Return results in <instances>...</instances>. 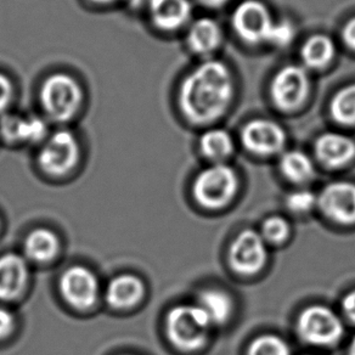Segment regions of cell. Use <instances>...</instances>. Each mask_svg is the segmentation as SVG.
Listing matches in <instances>:
<instances>
[{
  "label": "cell",
  "mask_w": 355,
  "mask_h": 355,
  "mask_svg": "<svg viewBox=\"0 0 355 355\" xmlns=\"http://www.w3.org/2000/svg\"><path fill=\"white\" fill-rule=\"evenodd\" d=\"M236 84L232 69L220 60H203L185 74L178 90L184 119L198 125L223 119L232 107Z\"/></svg>",
  "instance_id": "cell-1"
},
{
  "label": "cell",
  "mask_w": 355,
  "mask_h": 355,
  "mask_svg": "<svg viewBox=\"0 0 355 355\" xmlns=\"http://www.w3.org/2000/svg\"><path fill=\"white\" fill-rule=\"evenodd\" d=\"M38 99L43 117L49 123L64 125L82 112L85 92L82 83L72 74L55 72L40 84Z\"/></svg>",
  "instance_id": "cell-2"
},
{
  "label": "cell",
  "mask_w": 355,
  "mask_h": 355,
  "mask_svg": "<svg viewBox=\"0 0 355 355\" xmlns=\"http://www.w3.org/2000/svg\"><path fill=\"white\" fill-rule=\"evenodd\" d=\"M240 180L234 168L214 163L198 174L193 185V198L208 209L225 207L235 198Z\"/></svg>",
  "instance_id": "cell-3"
},
{
  "label": "cell",
  "mask_w": 355,
  "mask_h": 355,
  "mask_svg": "<svg viewBox=\"0 0 355 355\" xmlns=\"http://www.w3.org/2000/svg\"><path fill=\"white\" fill-rule=\"evenodd\" d=\"M212 324L200 306H178L168 313L166 331L173 345L183 350H196L206 345Z\"/></svg>",
  "instance_id": "cell-4"
},
{
  "label": "cell",
  "mask_w": 355,
  "mask_h": 355,
  "mask_svg": "<svg viewBox=\"0 0 355 355\" xmlns=\"http://www.w3.org/2000/svg\"><path fill=\"white\" fill-rule=\"evenodd\" d=\"M311 92L309 71L302 64L282 66L272 76L269 85L272 103L282 112H293L301 109L309 99Z\"/></svg>",
  "instance_id": "cell-5"
},
{
  "label": "cell",
  "mask_w": 355,
  "mask_h": 355,
  "mask_svg": "<svg viewBox=\"0 0 355 355\" xmlns=\"http://www.w3.org/2000/svg\"><path fill=\"white\" fill-rule=\"evenodd\" d=\"M297 332L308 345L331 347L343 337L345 326L340 316L329 306H311L298 316Z\"/></svg>",
  "instance_id": "cell-6"
},
{
  "label": "cell",
  "mask_w": 355,
  "mask_h": 355,
  "mask_svg": "<svg viewBox=\"0 0 355 355\" xmlns=\"http://www.w3.org/2000/svg\"><path fill=\"white\" fill-rule=\"evenodd\" d=\"M80 156V146L77 137L69 129L61 127L50 132L42 144L38 162L49 174L62 175L73 169Z\"/></svg>",
  "instance_id": "cell-7"
},
{
  "label": "cell",
  "mask_w": 355,
  "mask_h": 355,
  "mask_svg": "<svg viewBox=\"0 0 355 355\" xmlns=\"http://www.w3.org/2000/svg\"><path fill=\"white\" fill-rule=\"evenodd\" d=\"M272 24V12L261 0H243L232 11V30L247 44H266Z\"/></svg>",
  "instance_id": "cell-8"
},
{
  "label": "cell",
  "mask_w": 355,
  "mask_h": 355,
  "mask_svg": "<svg viewBox=\"0 0 355 355\" xmlns=\"http://www.w3.org/2000/svg\"><path fill=\"white\" fill-rule=\"evenodd\" d=\"M242 145L258 156H274L284 153L287 134L282 124L274 119H254L241 130Z\"/></svg>",
  "instance_id": "cell-9"
},
{
  "label": "cell",
  "mask_w": 355,
  "mask_h": 355,
  "mask_svg": "<svg viewBox=\"0 0 355 355\" xmlns=\"http://www.w3.org/2000/svg\"><path fill=\"white\" fill-rule=\"evenodd\" d=\"M229 261L235 272L251 277L261 272L268 261V246L261 232L243 230L232 241Z\"/></svg>",
  "instance_id": "cell-10"
},
{
  "label": "cell",
  "mask_w": 355,
  "mask_h": 355,
  "mask_svg": "<svg viewBox=\"0 0 355 355\" xmlns=\"http://www.w3.org/2000/svg\"><path fill=\"white\" fill-rule=\"evenodd\" d=\"M49 122L43 116L8 112L0 117V138L10 144H43L49 137Z\"/></svg>",
  "instance_id": "cell-11"
},
{
  "label": "cell",
  "mask_w": 355,
  "mask_h": 355,
  "mask_svg": "<svg viewBox=\"0 0 355 355\" xmlns=\"http://www.w3.org/2000/svg\"><path fill=\"white\" fill-rule=\"evenodd\" d=\"M318 206L326 218L343 225L355 223V184L334 182L322 189Z\"/></svg>",
  "instance_id": "cell-12"
},
{
  "label": "cell",
  "mask_w": 355,
  "mask_h": 355,
  "mask_svg": "<svg viewBox=\"0 0 355 355\" xmlns=\"http://www.w3.org/2000/svg\"><path fill=\"white\" fill-rule=\"evenodd\" d=\"M60 290L69 304L85 309L96 302L99 284L94 274L87 268L71 266L60 280Z\"/></svg>",
  "instance_id": "cell-13"
},
{
  "label": "cell",
  "mask_w": 355,
  "mask_h": 355,
  "mask_svg": "<svg viewBox=\"0 0 355 355\" xmlns=\"http://www.w3.org/2000/svg\"><path fill=\"white\" fill-rule=\"evenodd\" d=\"M146 11L155 28L173 33L191 24L193 4L190 0H151Z\"/></svg>",
  "instance_id": "cell-14"
},
{
  "label": "cell",
  "mask_w": 355,
  "mask_h": 355,
  "mask_svg": "<svg viewBox=\"0 0 355 355\" xmlns=\"http://www.w3.org/2000/svg\"><path fill=\"white\" fill-rule=\"evenodd\" d=\"M314 153L325 167H345L355 158V140L340 132H326L316 139Z\"/></svg>",
  "instance_id": "cell-15"
},
{
  "label": "cell",
  "mask_w": 355,
  "mask_h": 355,
  "mask_svg": "<svg viewBox=\"0 0 355 355\" xmlns=\"http://www.w3.org/2000/svg\"><path fill=\"white\" fill-rule=\"evenodd\" d=\"M223 40L222 27L211 17H200L191 21L185 37L189 50L205 60L209 59V56L222 46Z\"/></svg>",
  "instance_id": "cell-16"
},
{
  "label": "cell",
  "mask_w": 355,
  "mask_h": 355,
  "mask_svg": "<svg viewBox=\"0 0 355 355\" xmlns=\"http://www.w3.org/2000/svg\"><path fill=\"white\" fill-rule=\"evenodd\" d=\"M28 268L22 257L9 253L0 257V300L10 301L25 290Z\"/></svg>",
  "instance_id": "cell-17"
},
{
  "label": "cell",
  "mask_w": 355,
  "mask_h": 355,
  "mask_svg": "<svg viewBox=\"0 0 355 355\" xmlns=\"http://www.w3.org/2000/svg\"><path fill=\"white\" fill-rule=\"evenodd\" d=\"M336 54L335 40L330 35L315 33L308 37L302 44L301 64L308 71L324 69L335 60Z\"/></svg>",
  "instance_id": "cell-18"
},
{
  "label": "cell",
  "mask_w": 355,
  "mask_h": 355,
  "mask_svg": "<svg viewBox=\"0 0 355 355\" xmlns=\"http://www.w3.org/2000/svg\"><path fill=\"white\" fill-rule=\"evenodd\" d=\"M144 285L134 275H121L114 277L106 287V301L114 308H130L141 301Z\"/></svg>",
  "instance_id": "cell-19"
},
{
  "label": "cell",
  "mask_w": 355,
  "mask_h": 355,
  "mask_svg": "<svg viewBox=\"0 0 355 355\" xmlns=\"http://www.w3.org/2000/svg\"><path fill=\"white\" fill-rule=\"evenodd\" d=\"M196 306L201 308L212 326L225 324L234 311L232 297L218 288H208L201 292Z\"/></svg>",
  "instance_id": "cell-20"
},
{
  "label": "cell",
  "mask_w": 355,
  "mask_h": 355,
  "mask_svg": "<svg viewBox=\"0 0 355 355\" xmlns=\"http://www.w3.org/2000/svg\"><path fill=\"white\" fill-rule=\"evenodd\" d=\"M198 145L203 156L216 163H223L232 156L235 150L232 134L223 128L207 129L201 135Z\"/></svg>",
  "instance_id": "cell-21"
},
{
  "label": "cell",
  "mask_w": 355,
  "mask_h": 355,
  "mask_svg": "<svg viewBox=\"0 0 355 355\" xmlns=\"http://www.w3.org/2000/svg\"><path fill=\"white\" fill-rule=\"evenodd\" d=\"M279 167L282 174L292 183H306L315 177L314 162L306 153L300 150L284 151Z\"/></svg>",
  "instance_id": "cell-22"
},
{
  "label": "cell",
  "mask_w": 355,
  "mask_h": 355,
  "mask_svg": "<svg viewBox=\"0 0 355 355\" xmlns=\"http://www.w3.org/2000/svg\"><path fill=\"white\" fill-rule=\"evenodd\" d=\"M59 250V240L49 229H35L27 236L25 253L35 261H46L54 258Z\"/></svg>",
  "instance_id": "cell-23"
},
{
  "label": "cell",
  "mask_w": 355,
  "mask_h": 355,
  "mask_svg": "<svg viewBox=\"0 0 355 355\" xmlns=\"http://www.w3.org/2000/svg\"><path fill=\"white\" fill-rule=\"evenodd\" d=\"M329 114L337 124L355 125V82L342 87L332 95Z\"/></svg>",
  "instance_id": "cell-24"
},
{
  "label": "cell",
  "mask_w": 355,
  "mask_h": 355,
  "mask_svg": "<svg viewBox=\"0 0 355 355\" xmlns=\"http://www.w3.org/2000/svg\"><path fill=\"white\" fill-rule=\"evenodd\" d=\"M248 355H292L290 345L277 335H261L252 340Z\"/></svg>",
  "instance_id": "cell-25"
},
{
  "label": "cell",
  "mask_w": 355,
  "mask_h": 355,
  "mask_svg": "<svg viewBox=\"0 0 355 355\" xmlns=\"http://www.w3.org/2000/svg\"><path fill=\"white\" fill-rule=\"evenodd\" d=\"M296 26L292 21L282 19L280 21L274 20L266 44L272 45L277 49H284L293 43L296 38Z\"/></svg>",
  "instance_id": "cell-26"
},
{
  "label": "cell",
  "mask_w": 355,
  "mask_h": 355,
  "mask_svg": "<svg viewBox=\"0 0 355 355\" xmlns=\"http://www.w3.org/2000/svg\"><path fill=\"white\" fill-rule=\"evenodd\" d=\"M290 224L285 218L274 217L268 218L261 225V235L266 242L270 243H280L285 241L290 235Z\"/></svg>",
  "instance_id": "cell-27"
},
{
  "label": "cell",
  "mask_w": 355,
  "mask_h": 355,
  "mask_svg": "<svg viewBox=\"0 0 355 355\" xmlns=\"http://www.w3.org/2000/svg\"><path fill=\"white\" fill-rule=\"evenodd\" d=\"M288 211L295 214H306L318 206V198L309 190H297L286 198Z\"/></svg>",
  "instance_id": "cell-28"
},
{
  "label": "cell",
  "mask_w": 355,
  "mask_h": 355,
  "mask_svg": "<svg viewBox=\"0 0 355 355\" xmlns=\"http://www.w3.org/2000/svg\"><path fill=\"white\" fill-rule=\"evenodd\" d=\"M16 89L12 79L0 71V117L10 112L15 100Z\"/></svg>",
  "instance_id": "cell-29"
},
{
  "label": "cell",
  "mask_w": 355,
  "mask_h": 355,
  "mask_svg": "<svg viewBox=\"0 0 355 355\" xmlns=\"http://www.w3.org/2000/svg\"><path fill=\"white\" fill-rule=\"evenodd\" d=\"M340 37L345 46L349 48L352 51H355V16L350 17L343 25Z\"/></svg>",
  "instance_id": "cell-30"
},
{
  "label": "cell",
  "mask_w": 355,
  "mask_h": 355,
  "mask_svg": "<svg viewBox=\"0 0 355 355\" xmlns=\"http://www.w3.org/2000/svg\"><path fill=\"white\" fill-rule=\"evenodd\" d=\"M14 316L10 311L4 308H0V340L10 334L14 329Z\"/></svg>",
  "instance_id": "cell-31"
},
{
  "label": "cell",
  "mask_w": 355,
  "mask_h": 355,
  "mask_svg": "<svg viewBox=\"0 0 355 355\" xmlns=\"http://www.w3.org/2000/svg\"><path fill=\"white\" fill-rule=\"evenodd\" d=\"M342 311L345 318L355 324V290L345 295L342 301Z\"/></svg>",
  "instance_id": "cell-32"
},
{
  "label": "cell",
  "mask_w": 355,
  "mask_h": 355,
  "mask_svg": "<svg viewBox=\"0 0 355 355\" xmlns=\"http://www.w3.org/2000/svg\"><path fill=\"white\" fill-rule=\"evenodd\" d=\"M151 0H122V4L133 11L143 10L148 8Z\"/></svg>",
  "instance_id": "cell-33"
},
{
  "label": "cell",
  "mask_w": 355,
  "mask_h": 355,
  "mask_svg": "<svg viewBox=\"0 0 355 355\" xmlns=\"http://www.w3.org/2000/svg\"><path fill=\"white\" fill-rule=\"evenodd\" d=\"M88 1L96 6H114L122 4V0H88Z\"/></svg>",
  "instance_id": "cell-34"
},
{
  "label": "cell",
  "mask_w": 355,
  "mask_h": 355,
  "mask_svg": "<svg viewBox=\"0 0 355 355\" xmlns=\"http://www.w3.org/2000/svg\"><path fill=\"white\" fill-rule=\"evenodd\" d=\"M198 1L207 8H220V6H225L230 0H198Z\"/></svg>",
  "instance_id": "cell-35"
},
{
  "label": "cell",
  "mask_w": 355,
  "mask_h": 355,
  "mask_svg": "<svg viewBox=\"0 0 355 355\" xmlns=\"http://www.w3.org/2000/svg\"><path fill=\"white\" fill-rule=\"evenodd\" d=\"M347 355H355V337L350 342L349 347H348V354Z\"/></svg>",
  "instance_id": "cell-36"
}]
</instances>
